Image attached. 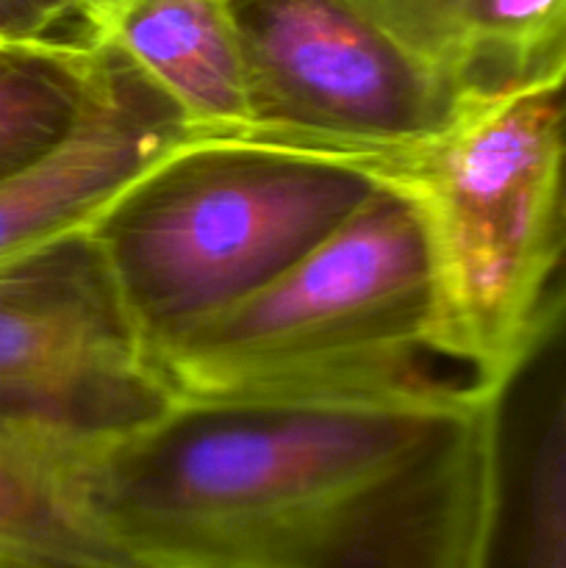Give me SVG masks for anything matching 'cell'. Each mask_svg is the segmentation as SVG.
Here are the masks:
<instances>
[{
    "instance_id": "cell-1",
    "label": "cell",
    "mask_w": 566,
    "mask_h": 568,
    "mask_svg": "<svg viewBox=\"0 0 566 568\" xmlns=\"http://www.w3.org/2000/svg\"><path fill=\"white\" fill-rule=\"evenodd\" d=\"M505 392L172 403L75 464L133 568H477L503 483Z\"/></svg>"
},
{
    "instance_id": "cell-2",
    "label": "cell",
    "mask_w": 566,
    "mask_h": 568,
    "mask_svg": "<svg viewBox=\"0 0 566 568\" xmlns=\"http://www.w3.org/2000/svg\"><path fill=\"white\" fill-rule=\"evenodd\" d=\"M411 205L431 277V353L508 394L564 264L555 94L469 100L442 131L361 161Z\"/></svg>"
},
{
    "instance_id": "cell-3",
    "label": "cell",
    "mask_w": 566,
    "mask_h": 568,
    "mask_svg": "<svg viewBox=\"0 0 566 568\" xmlns=\"http://www.w3.org/2000/svg\"><path fill=\"white\" fill-rule=\"evenodd\" d=\"M431 277L411 205L377 183L364 205L259 292L150 349L172 403H277L442 381Z\"/></svg>"
},
{
    "instance_id": "cell-4",
    "label": "cell",
    "mask_w": 566,
    "mask_h": 568,
    "mask_svg": "<svg viewBox=\"0 0 566 568\" xmlns=\"http://www.w3.org/2000/svg\"><path fill=\"white\" fill-rule=\"evenodd\" d=\"M377 189L353 161L253 139H189L92 222L148 353L297 264Z\"/></svg>"
},
{
    "instance_id": "cell-5",
    "label": "cell",
    "mask_w": 566,
    "mask_h": 568,
    "mask_svg": "<svg viewBox=\"0 0 566 568\" xmlns=\"http://www.w3.org/2000/svg\"><path fill=\"white\" fill-rule=\"evenodd\" d=\"M172 405L89 231L0 270V427L81 464Z\"/></svg>"
},
{
    "instance_id": "cell-6",
    "label": "cell",
    "mask_w": 566,
    "mask_h": 568,
    "mask_svg": "<svg viewBox=\"0 0 566 568\" xmlns=\"http://www.w3.org/2000/svg\"><path fill=\"white\" fill-rule=\"evenodd\" d=\"M247 61L244 139L361 161L442 131L461 109L347 0H228Z\"/></svg>"
},
{
    "instance_id": "cell-7",
    "label": "cell",
    "mask_w": 566,
    "mask_h": 568,
    "mask_svg": "<svg viewBox=\"0 0 566 568\" xmlns=\"http://www.w3.org/2000/svg\"><path fill=\"white\" fill-rule=\"evenodd\" d=\"M109 50V70L81 125L0 183V270L92 227L111 200L178 144L194 139L181 111Z\"/></svg>"
},
{
    "instance_id": "cell-8",
    "label": "cell",
    "mask_w": 566,
    "mask_h": 568,
    "mask_svg": "<svg viewBox=\"0 0 566 568\" xmlns=\"http://www.w3.org/2000/svg\"><path fill=\"white\" fill-rule=\"evenodd\" d=\"M458 103L566 87V0H347Z\"/></svg>"
},
{
    "instance_id": "cell-9",
    "label": "cell",
    "mask_w": 566,
    "mask_h": 568,
    "mask_svg": "<svg viewBox=\"0 0 566 568\" xmlns=\"http://www.w3.org/2000/svg\"><path fill=\"white\" fill-rule=\"evenodd\" d=\"M92 33L172 100L194 136L250 133L247 61L228 0H120Z\"/></svg>"
},
{
    "instance_id": "cell-10",
    "label": "cell",
    "mask_w": 566,
    "mask_h": 568,
    "mask_svg": "<svg viewBox=\"0 0 566 568\" xmlns=\"http://www.w3.org/2000/svg\"><path fill=\"white\" fill-rule=\"evenodd\" d=\"M109 50L94 33L0 37V183L53 153L98 100Z\"/></svg>"
},
{
    "instance_id": "cell-11",
    "label": "cell",
    "mask_w": 566,
    "mask_h": 568,
    "mask_svg": "<svg viewBox=\"0 0 566 568\" xmlns=\"http://www.w3.org/2000/svg\"><path fill=\"white\" fill-rule=\"evenodd\" d=\"M538 338L560 344V375L525 469L503 475L477 568H566V261L549 288Z\"/></svg>"
},
{
    "instance_id": "cell-12",
    "label": "cell",
    "mask_w": 566,
    "mask_h": 568,
    "mask_svg": "<svg viewBox=\"0 0 566 568\" xmlns=\"http://www.w3.org/2000/svg\"><path fill=\"white\" fill-rule=\"evenodd\" d=\"M0 549L48 568H125L89 521L75 460L3 427Z\"/></svg>"
},
{
    "instance_id": "cell-13",
    "label": "cell",
    "mask_w": 566,
    "mask_h": 568,
    "mask_svg": "<svg viewBox=\"0 0 566 568\" xmlns=\"http://www.w3.org/2000/svg\"><path fill=\"white\" fill-rule=\"evenodd\" d=\"M92 33L78 0H0V37L48 39Z\"/></svg>"
},
{
    "instance_id": "cell-14",
    "label": "cell",
    "mask_w": 566,
    "mask_h": 568,
    "mask_svg": "<svg viewBox=\"0 0 566 568\" xmlns=\"http://www.w3.org/2000/svg\"><path fill=\"white\" fill-rule=\"evenodd\" d=\"M78 3H81L83 14H87L89 26H92V31H94V28H98V22L103 20V17L109 14V11L114 9L120 0H78Z\"/></svg>"
},
{
    "instance_id": "cell-15",
    "label": "cell",
    "mask_w": 566,
    "mask_h": 568,
    "mask_svg": "<svg viewBox=\"0 0 566 568\" xmlns=\"http://www.w3.org/2000/svg\"><path fill=\"white\" fill-rule=\"evenodd\" d=\"M0 568H48V566L37 564V560H28V558H22V555H14V552H3V549H0Z\"/></svg>"
},
{
    "instance_id": "cell-16",
    "label": "cell",
    "mask_w": 566,
    "mask_h": 568,
    "mask_svg": "<svg viewBox=\"0 0 566 568\" xmlns=\"http://www.w3.org/2000/svg\"><path fill=\"white\" fill-rule=\"evenodd\" d=\"M555 103H558L560 128H564V142H566V87L555 94ZM564 236H566V197H564Z\"/></svg>"
},
{
    "instance_id": "cell-17",
    "label": "cell",
    "mask_w": 566,
    "mask_h": 568,
    "mask_svg": "<svg viewBox=\"0 0 566 568\" xmlns=\"http://www.w3.org/2000/svg\"><path fill=\"white\" fill-rule=\"evenodd\" d=\"M125 568H133V566H125Z\"/></svg>"
}]
</instances>
